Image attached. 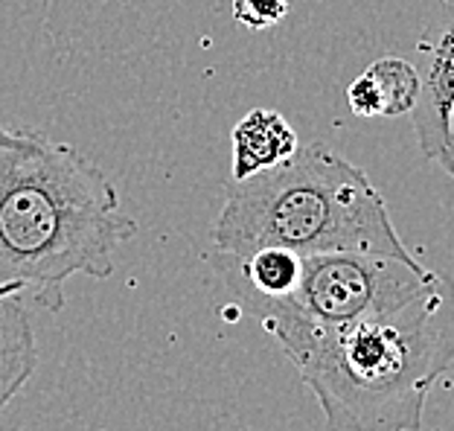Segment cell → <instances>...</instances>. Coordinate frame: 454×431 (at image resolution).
Wrapping results in <instances>:
<instances>
[{"instance_id":"ba28073f","label":"cell","mask_w":454,"mask_h":431,"mask_svg":"<svg viewBox=\"0 0 454 431\" xmlns=\"http://www.w3.org/2000/svg\"><path fill=\"white\" fill-rule=\"evenodd\" d=\"M236 263H242L251 301H277L292 294L303 277V256L288 248H260Z\"/></svg>"},{"instance_id":"8992f818","label":"cell","mask_w":454,"mask_h":431,"mask_svg":"<svg viewBox=\"0 0 454 431\" xmlns=\"http://www.w3.org/2000/svg\"><path fill=\"white\" fill-rule=\"evenodd\" d=\"M233 181L251 178L256 172L274 169L301 149L297 131L280 111L254 108L231 131Z\"/></svg>"},{"instance_id":"7c38bea8","label":"cell","mask_w":454,"mask_h":431,"mask_svg":"<svg viewBox=\"0 0 454 431\" xmlns=\"http://www.w3.org/2000/svg\"><path fill=\"white\" fill-rule=\"evenodd\" d=\"M437 163L442 169L449 172V176L454 178V122H451V137H449V143H446V149L440 152V158H437Z\"/></svg>"},{"instance_id":"277c9868","label":"cell","mask_w":454,"mask_h":431,"mask_svg":"<svg viewBox=\"0 0 454 431\" xmlns=\"http://www.w3.org/2000/svg\"><path fill=\"white\" fill-rule=\"evenodd\" d=\"M431 274L434 269H426L414 256L373 251L312 254L303 256V277L292 294L247 303L292 358L315 335L405 303Z\"/></svg>"},{"instance_id":"7a4b0ae2","label":"cell","mask_w":454,"mask_h":431,"mask_svg":"<svg viewBox=\"0 0 454 431\" xmlns=\"http://www.w3.org/2000/svg\"><path fill=\"white\" fill-rule=\"evenodd\" d=\"M326 431H419L454 364V280L434 271L405 303L315 335L292 356Z\"/></svg>"},{"instance_id":"3957f363","label":"cell","mask_w":454,"mask_h":431,"mask_svg":"<svg viewBox=\"0 0 454 431\" xmlns=\"http://www.w3.org/2000/svg\"><path fill=\"white\" fill-rule=\"evenodd\" d=\"M213 239L233 260L260 248H288L301 256L329 251L414 256L399 239L373 181L321 143L301 146L280 167L233 181Z\"/></svg>"},{"instance_id":"8fae6325","label":"cell","mask_w":454,"mask_h":431,"mask_svg":"<svg viewBox=\"0 0 454 431\" xmlns=\"http://www.w3.org/2000/svg\"><path fill=\"white\" fill-rule=\"evenodd\" d=\"M347 106L361 120L385 117V99H381V90L376 85V79L370 76L367 70L361 76H356L353 82H349V88H347Z\"/></svg>"},{"instance_id":"6da1fadb","label":"cell","mask_w":454,"mask_h":431,"mask_svg":"<svg viewBox=\"0 0 454 431\" xmlns=\"http://www.w3.org/2000/svg\"><path fill=\"white\" fill-rule=\"evenodd\" d=\"M134 233L108 176L74 146L29 131L0 146V297L29 292L56 312L70 277H111Z\"/></svg>"},{"instance_id":"5b68a950","label":"cell","mask_w":454,"mask_h":431,"mask_svg":"<svg viewBox=\"0 0 454 431\" xmlns=\"http://www.w3.org/2000/svg\"><path fill=\"white\" fill-rule=\"evenodd\" d=\"M419 97L411 111L422 155L437 161L454 122V4L442 24L419 44Z\"/></svg>"},{"instance_id":"9c48e42d","label":"cell","mask_w":454,"mask_h":431,"mask_svg":"<svg viewBox=\"0 0 454 431\" xmlns=\"http://www.w3.org/2000/svg\"><path fill=\"white\" fill-rule=\"evenodd\" d=\"M385 99V117H405L414 111L419 97V70L405 59L385 56L364 67Z\"/></svg>"},{"instance_id":"30bf717a","label":"cell","mask_w":454,"mask_h":431,"mask_svg":"<svg viewBox=\"0 0 454 431\" xmlns=\"http://www.w3.org/2000/svg\"><path fill=\"white\" fill-rule=\"evenodd\" d=\"M292 9V0H233V20L245 29L262 33L277 27Z\"/></svg>"},{"instance_id":"52a82bcc","label":"cell","mask_w":454,"mask_h":431,"mask_svg":"<svg viewBox=\"0 0 454 431\" xmlns=\"http://www.w3.org/2000/svg\"><path fill=\"white\" fill-rule=\"evenodd\" d=\"M38 367V344L24 294L0 297V411L24 391Z\"/></svg>"}]
</instances>
